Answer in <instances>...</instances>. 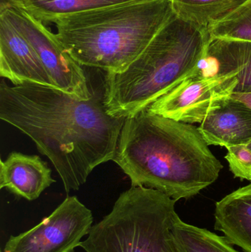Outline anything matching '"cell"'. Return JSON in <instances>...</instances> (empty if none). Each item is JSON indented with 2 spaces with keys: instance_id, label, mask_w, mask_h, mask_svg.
Listing matches in <instances>:
<instances>
[{
  "instance_id": "277c9868",
  "label": "cell",
  "mask_w": 251,
  "mask_h": 252,
  "mask_svg": "<svg viewBox=\"0 0 251 252\" xmlns=\"http://www.w3.org/2000/svg\"><path fill=\"white\" fill-rule=\"evenodd\" d=\"M173 14L172 0H138L63 18L55 23L56 34L81 66L119 73Z\"/></svg>"
},
{
  "instance_id": "ac0fdd59",
  "label": "cell",
  "mask_w": 251,
  "mask_h": 252,
  "mask_svg": "<svg viewBox=\"0 0 251 252\" xmlns=\"http://www.w3.org/2000/svg\"><path fill=\"white\" fill-rule=\"evenodd\" d=\"M225 159L235 177L251 181V149L248 145H237L227 148Z\"/></svg>"
},
{
  "instance_id": "8992f818",
  "label": "cell",
  "mask_w": 251,
  "mask_h": 252,
  "mask_svg": "<svg viewBox=\"0 0 251 252\" xmlns=\"http://www.w3.org/2000/svg\"><path fill=\"white\" fill-rule=\"evenodd\" d=\"M4 16L35 49L55 88L82 100L93 96L82 66L66 51L56 33L18 6L0 10Z\"/></svg>"
},
{
  "instance_id": "ba28073f",
  "label": "cell",
  "mask_w": 251,
  "mask_h": 252,
  "mask_svg": "<svg viewBox=\"0 0 251 252\" xmlns=\"http://www.w3.org/2000/svg\"><path fill=\"white\" fill-rule=\"evenodd\" d=\"M237 84V74L209 77L195 72L147 110L184 124H201L211 112L231 98Z\"/></svg>"
},
{
  "instance_id": "ffe728a7",
  "label": "cell",
  "mask_w": 251,
  "mask_h": 252,
  "mask_svg": "<svg viewBox=\"0 0 251 252\" xmlns=\"http://www.w3.org/2000/svg\"><path fill=\"white\" fill-rule=\"evenodd\" d=\"M17 0H0V10L8 7V6L14 5Z\"/></svg>"
},
{
  "instance_id": "5bb4252c",
  "label": "cell",
  "mask_w": 251,
  "mask_h": 252,
  "mask_svg": "<svg viewBox=\"0 0 251 252\" xmlns=\"http://www.w3.org/2000/svg\"><path fill=\"white\" fill-rule=\"evenodd\" d=\"M134 1L138 0H17L13 6L47 25L72 15Z\"/></svg>"
},
{
  "instance_id": "7a4b0ae2",
  "label": "cell",
  "mask_w": 251,
  "mask_h": 252,
  "mask_svg": "<svg viewBox=\"0 0 251 252\" xmlns=\"http://www.w3.org/2000/svg\"><path fill=\"white\" fill-rule=\"evenodd\" d=\"M112 161L131 186L156 189L175 201L200 193L223 169L197 127L147 109L125 119Z\"/></svg>"
},
{
  "instance_id": "7c38bea8",
  "label": "cell",
  "mask_w": 251,
  "mask_h": 252,
  "mask_svg": "<svg viewBox=\"0 0 251 252\" xmlns=\"http://www.w3.org/2000/svg\"><path fill=\"white\" fill-rule=\"evenodd\" d=\"M200 68L207 76L237 74L234 93H251V41L211 38Z\"/></svg>"
},
{
  "instance_id": "9a60e30c",
  "label": "cell",
  "mask_w": 251,
  "mask_h": 252,
  "mask_svg": "<svg viewBox=\"0 0 251 252\" xmlns=\"http://www.w3.org/2000/svg\"><path fill=\"white\" fill-rule=\"evenodd\" d=\"M172 232L178 252H239L225 236L189 224L178 215L174 220Z\"/></svg>"
},
{
  "instance_id": "d6986e66",
  "label": "cell",
  "mask_w": 251,
  "mask_h": 252,
  "mask_svg": "<svg viewBox=\"0 0 251 252\" xmlns=\"http://www.w3.org/2000/svg\"><path fill=\"white\" fill-rule=\"evenodd\" d=\"M231 98L243 102L245 104L251 108V93H234L231 95ZM251 149V142L248 145Z\"/></svg>"
},
{
  "instance_id": "30bf717a",
  "label": "cell",
  "mask_w": 251,
  "mask_h": 252,
  "mask_svg": "<svg viewBox=\"0 0 251 252\" xmlns=\"http://www.w3.org/2000/svg\"><path fill=\"white\" fill-rule=\"evenodd\" d=\"M55 182L48 164L38 156L12 152L0 161V189L19 198L34 201Z\"/></svg>"
},
{
  "instance_id": "2e32d148",
  "label": "cell",
  "mask_w": 251,
  "mask_h": 252,
  "mask_svg": "<svg viewBox=\"0 0 251 252\" xmlns=\"http://www.w3.org/2000/svg\"><path fill=\"white\" fill-rule=\"evenodd\" d=\"M248 0H172L174 13L181 19L208 28Z\"/></svg>"
},
{
  "instance_id": "9c48e42d",
  "label": "cell",
  "mask_w": 251,
  "mask_h": 252,
  "mask_svg": "<svg viewBox=\"0 0 251 252\" xmlns=\"http://www.w3.org/2000/svg\"><path fill=\"white\" fill-rule=\"evenodd\" d=\"M0 76L13 86L34 84L55 87L35 49L1 15Z\"/></svg>"
},
{
  "instance_id": "44dd1931",
  "label": "cell",
  "mask_w": 251,
  "mask_h": 252,
  "mask_svg": "<svg viewBox=\"0 0 251 252\" xmlns=\"http://www.w3.org/2000/svg\"><path fill=\"white\" fill-rule=\"evenodd\" d=\"M2 252V251H1V252Z\"/></svg>"
},
{
  "instance_id": "5b68a950",
  "label": "cell",
  "mask_w": 251,
  "mask_h": 252,
  "mask_svg": "<svg viewBox=\"0 0 251 252\" xmlns=\"http://www.w3.org/2000/svg\"><path fill=\"white\" fill-rule=\"evenodd\" d=\"M176 202L156 189L131 186L80 247L85 252H178L172 232Z\"/></svg>"
},
{
  "instance_id": "e0dca14e",
  "label": "cell",
  "mask_w": 251,
  "mask_h": 252,
  "mask_svg": "<svg viewBox=\"0 0 251 252\" xmlns=\"http://www.w3.org/2000/svg\"><path fill=\"white\" fill-rule=\"evenodd\" d=\"M211 38L251 41V0L208 28Z\"/></svg>"
},
{
  "instance_id": "8fae6325",
  "label": "cell",
  "mask_w": 251,
  "mask_h": 252,
  "mask_svg": "<svg viewBox=\"0 0 251 252\" xmlns=\"http://www.w3.org/2000/svg\"><path fill=\"white\" fill-rule=\"evenodd\" d=\"M199 131L209 145L228 147L251 142V108L230 98L211 112Z\"/></svg>"
},
{
  "instance_id": "3957f363",
  "label": "cell",
  "mask_w": 251,
  "mask_h": 252,
  "mask_svg": "<svg viewBox=\"0 0 251 252\" xmlns=\"http://www.w3.org/2000/svg\"><path fill=\"white\" fill-rule=\"evenodd\" d=\"M208 28L173 16L119 73H107L103 102L111 116L128 118L195 73L210 41Z\"/></svg>"
},
{
  "instance_id": "6da1fadb",
  "label": "cell",
  "mask_w": 251,
  "mask_h": 252,
  "mask_svg": "<svg viewBox=\"0 0 251 252\" xmlns=\"http://www.w3.org/2000/svg\"><path fill=\"white\" fill-rule=\"evenodd\" d=\"M0 119L30 138L51 161L66 193L113 160L123 118L107 113L103 95L82 100L55 87L0 84Z\"/></svg>"
},
{
  "instance_id": "52a82bcc",
  "label": "cell",
  "mask_w": 251,
  "mask_h": 252,
  "mask_svg": "<svg viewBox=\"0 0 251 252\" xmlns=\"http://www.w3.org/2000/svg\"><path fill=\"white\" fill-rule=\"evenodd\" d=\"M92 213L76 196L64 201L38 225L11 235L3 252H74L93 226Z\"/></svg>"
},
{
  "instance_id": "4fadbf2b",
  "label": "cell",
  "mask_w": 251,
  "mask_h": 252,
  "mask_svg": "<svg viewBox=\"0 0 251 252\" xmlns=\"http://www.w3.org/2000/svg\"><path fill=\"white\" fill-rule=\"evenodd\" d=\"M215 230L243 252H251V183L215 204Z\"/></svg>"
}]
</instances>
